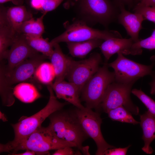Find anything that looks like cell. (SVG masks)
I'll use <instances>...</instances> for the list:
<instances>
[{"instance_id": "cell-1", "label": "cell", "mask_w": 155, "mask_h": 155, "mask_svg": "<svg viewBox=\"0 0 155 155\" xmlns=\"http://www.w3.org/2000/svg\"><path fill=\"white\" fill-rule=\"evenodd\" d=\"M60 110L49 117L50 123L47 128L58 139L75 144L84 154L90 155L89 147L82 146L83 142L88 136L81 127L73 111Z\"/></svg>"}, {"instance_id": "cell-2", "label": "cell", "mask_w": 155, "mask_h": 155, "mask_svg": "<svg viewBox=\"0 0 155 155\" xmlns=\"http://www.w3.org/2000/svg\"><path fill=\"white\" fill-rule=\"evenodd\" d=\"M66 146L76 147L75 144L62 140L53 135L46 127H40L25 139L17 142H10L1 144L0 152H13L12 155L20 150H28L37 154H48L49 151Z\"/></svg>"}, {"instance_id": "cell-3", "label": "cell", "mask_w": 155, "mask_h": 155, "mask_svg": "<svg viewBox=\"0 0 155 155\" xmlns=\"http://www.w3.org/2000/svg\"><path fill=\"white\" fill-rule=\"evenodd\" d=\"M76 18L89 26L99 23L107 27L116 16L115 3L111 0H72Z\"/></svg>"}, {"instance_id": "cell-4", "label": "cell", "mask_w": 155, "mask_h": 155, "mask_svg": "<svg viewBox=\"0 0 155 155\" xmlns=\"http://www.w3.org/2000/svg\"><path fill=\"white\" fill-rule=\"evenodd\" d=\"M49 93V101L46 106L40 111L29 117H22L18 122L12 124L15 137L13 142H17L26 138L41 127L45 119L53 113L61 110L69 103L59 101L55 96L51 84L47 85Z\"/></svg>"}, {"instance_id": "cell-5", "label": "cell", "mask_w": 155, "mask_h": 155, "mask_svg": "<svg viewBox=\"0 0 155 155\" xmlns=\"http://www.w3.org/2000/svg\"><path fill=\"white\" fill-rule=\"evenodd\" d=\"M65 30L62 34L53 39L50 42L53 45L61 42L83 41L95 39L104 40L114 38L122 37L117 31L100 30L92 28L82 21L75 18L71 22L63 23Z\"/></svg>"}, {"instance_id": "cell-6", "label": "cell", "mask_w": 155, "mask_h": 155, "mask_svg": "<svg viewBox=\"0 0 155 155\" xmlns=\"http://www.w3.org/2000/svg\"><path fill=\"white\" fill-rule=\"evenodd\" d=\"M108 67L106 64L100 67L84 86L80 93L81 100L85 102L86 107L98 112L107 88L115 81L114 72L109 71Z\"/></svg>"}, {"instance_id": "cell-7", "label": "cell", "mask_w": 155, "mask_h": 155, "mask_svg": "<svg viewBox=\"0 0 155 155\" xmlns=\"http://www.w3.org/2000/svg\"><path fill=\"white\" fill-rule=\"evenodd\" d=\"M73 111L84 131L95 142L96 155H104L107 150L115 148L108 144L102 135L101 130L102 120L98 112L86 107L82 109L76 107Z\"/></svg>"}, {"instance_id": "cell-8", "label": "cell", "mask_w": 155, "mask_h": 155, "mask_svg": "<svg viewBox=\"0 0 155 155\" xmlns=\"http://www.w3.org/2000/svg\"><path fill=\"white\" fill-rule=\"evenodd\" d=\"M133 84L122 83L115 81L111 84L101 102V110L107 113L111 109L123 106L132 114L138 115L139 108L133 104L130 97Z\"/></svg>"}, {"instance_id": "cell-9", "label": "cell", "mask_w": 155, "mask_h": 155, "mask_svg": "<svg viewBox=\"0 0 155 155\" xmlns=\"http://www.w3.org/2000/svg\"><path fill=\"white\" fill-rule=\"evenodd\" d=\"M117 59L107 64L114 70L115 81L122 83L133 84L141 78L152 75L153 64H141L125 57L121 53H117Z\"/></svg>"}, {"instance_id": "cell-10", "label": "cell", "mask_w": 155, "mask_h": 155, "mask_svg": "<svg viewBox=\"0 0 155 155\" xmlns=\"http://www.w3.org/2000/svg\"><path fill=\"white\" fill-rule=\"evenodd\" d=\"M101 59L100 55L95 52L87 59H72L66 78L76 86L80 94L84 86L99 69Z\"/></svg>"}, {"instance_id": "cell-11", "label": "cell", "mask_w": 155, "mask_h": 155, "mask_svg": "<svg viewBox=\"0 0 155 155\" xmlns=\"http://www.w3.org/2000/svg\"><path fill=\"white\" fill-rule=\"evenodd\" d=\"M48 58L38 53L27 59L11 70L5 71L4 66H1L0 81L7 86H12L24 82L34 74L39 65Z\"/></svg>"}, {"instance_id": "cell-12", "label": "cell", "mask_w": 155, "mask_h": 155, "mask_svg": "<svg viewBox=\"0 0 155 155\" xmlns=\"http://www.w3.org/2000/svg\"><path fill=\"white\" fill-rule=\"evenodd\" d=\"M38 53L32 48L27 42L24 35L17 34L10 50H8L6 59L7 63L4 66L5 71H9L18 65Z\"/></svg>"}, {"instance_id": "cell-13", "label": "cell", "mask_w": 155, "mask_h": 155, "mask_svg": "<svg viewBox=\"0 0 155 155\" xmlns=\"http://www.w3.org/2000/svg\"><path fill=\"white\" fill-rule=\"evenodd\" d=\"M104 41L99 47L106 61L116 53H121L124 55H140L142 52V50L135 47V42L131 38H114Z\"/></svg>"}, {"instance_id": "cell-14", "label": "cell", "mask_w": 155, "mask_h": 155, "mask_svg": "<svg viewBox=\"0 0 155 155\" xmlns=\"http://www.w3.org/2000/svg\"><path fill=\"white\" fill-rule=\"evenodd\" d=\"M118 5L120 11L117 16L119 23L124 27L128 35L135 42L138 41L140 40L139 34L145 20L144 17L140 13H133L126 10L123 4H119Z\"/></svg>"}, {"instance_id": "cell-15", "label": "cell", "mask_w": 155, "mask_h": 155, "mask_svg": "<svg viewBox=\"0 0 155 155\" xmlns=\"http://www.w3.org/2000/svg\"><path fill=\"white\" fill-rule=\"evenodd\" d=\"M51 85L57 98L65 100L76 108L82 109L85 107L81 103L79 90L73 83L64 80L55 81Z\"/></svg>"}, {"instance_id": "cell-16", "label": "cell", "mask_w": 155, "mask_h": 155, "mask_svg": "<svg viewBox=\"0 0 155 155\" xmlns=\"http://www.w3.org/2000/svg\"><path fill=\"white\" fill-rule=\"evenodd\" d=\"M6 8L0 6V59H6L8 48L11 46L18 34L13 30L7 21Z\"/></svg>"}, {"instance_id": "cell-17", "label": "cell", "mask_w": 155, "mask_h": 155, "mask_svg": "<svg viewBox=\"0 0 155 155\" xmlns=\"http://www.w3.org/2000/svg\"><path fill=\"white\" fill-rule=\"evenodd\" d=\"M54 49L49 58L55 73V81L64 80L66 78L72 58L64 54L59 43L53 44Z\"/></svg>"}, {"instance_id": "cell-18", "label": "cell", "mask_w": 155, "mask_h": 155, "mask_svg": "<svg viewBox=\"0 0 155 155\" xmlns=\"http://www.w3.org/2000/svg\"><path fill=\"white\" fill-rule=\"evenodd\" d=\"M140 117V123L143 131L142 139L144 143L142 150L147 154H151L154 150L150 145L155 139V117L148 111Z\"/></svg>"}, {"instance_id": "cell-19", "label": "cell", "mask_w": 155, "mask_h": 155, "mask_svg": "<svg viewBox=\"0 0 155 155\" xmlns=\"http://www.w3.org/2000/svg\"><path fill=\"white\" fill-rule=\"evenodd\" d=\"M6 16L9 24L17 34H20V29L23 23L32 18L31 13L23 5L6 8Z\"/></svg>"}, {"instance_id": "cell-20", "label": "cell", "mask_w": 155, "mask_h": 155, "mask_svg": "<svg viewBox=\"0 0 155 155\" xmlns=\"http://www.w3.org/2000/svg\"><path fill=\"white\" fill-rule=\"evenodd\" d=\"M104 40L95 39L83 41L66 42L70 54L73 57L84 58L94 49L99 47Z\"/></svg>"}, {"instance_id": "cell-21", "label": "cell", "mask_w": 155, "mask_h": 155, "mask_svg": "<svg viewBox=\"0 0 155 155\" xmlns=\"http://www.w3.org/2000/svg\"><path fill=\"white\" fill-rule=\"evenodd\" d=\"M13 93L17 98L25 103L32 102L41 96L33 84L24 82L17 85L13 88Z\"/></svg>"}, {"instance_id": "cell-22", "label": "cell", "mask_w": 155, "mask_h": 155, "mask_svg": "<svg viewBox=\"0 0 155 155\" xmlns=\"http://www.w3.org/2000/svg\"><path fill=\"white\" fill-rule=\"evenodd\" d=\"M46 14L44 13L36 20L32 17L24 22L20 29V34L31 36L42 37L44 31L43 20Z\"/></svg>"}, {"instance_id": "cell-23", "label": "cell", "mask_w": 155, "mask_h": 155, "mask_svg": "<svg viewBox=\"0 0 155 155\" xmlns=\"http://www.w3.org/2000/svg\"><path fill=\"white\" fill-rule=\"evenodd\" d=\"M24 35L28 43L32 48L49 59L53 52L54 47L47 38L45 39L42 37Z\"/></svg>"}, {"instance_id": "cell-24", "label": "cell", "mask_w": 155, "mask_h": 155, "mask_svg": "<svg viewBox=\"0 0 155 155\" xmlns=\"http://www.w3.org/2000/svg\"><path fill=\"white\" fill-rule=\"evenodd\" d=\"M35 78L41 83L51 84L55 75L53 67L51 63L43 62L37 68L34 74Z\"/></svg>"}, {"instance_id": "cell-25", "label": "cell", "mask_w": 155, "mask_h": 155, "mask_svg": "<svg viewBox=\"0 0 155 155\" xmlns=\"http://www.w3.org/2000/svg\"><path fill=\"white\" fill-rule=\"evenodd\" d=\"M107 113L108 117L113 121H117L133 125L140 123V122L136 121L133 118L132 114L123 106L111 109Z\"/></svg>"}, {"instance_id": "cell-26", "label": "cell", "mask_w": 155, "mask_h": 155, "mask_svg": "<svg viewBox=\"0 0 155 155\" xmlns=\"http://www.w3.org/2000/svg\"><path fill=\"white\" fill-rule=\"evenodd\" d=\"M131 92L142 102L148 109V111L155 117V101L141 89H134L131 90Z\"/></svg>"}, {"instance_id": "cell-27", "label": "cell", "mask_w": 155, "mask_h": 155, "mask_svg": "<svg viewBox=\"0 0 155 155\" xmlns=\"http://www.w3.org/2000/svg\"><path fill=\"white\" fill-rule=\"evenodd\" d=\"M133 11L135 13L141 14L145 20L155 23V6H142L136 5Z\"/></svg>"}, {"instance_id": "cell-28", "label": "cell", "mask_w": 155, "mask_h": 155, "mask_svg": "<svg viewBox=\"0 0 155 155\" xmlns=\"http://www.w3.org/2000/svg\"><path fill=\"white\" fill-rule=\"evenodd\" d=\"M134 45L136 48L142 50L143 48L150 50L155 49V38L150 36L138 41L135 42Z\"/></svg>"}, {"instance_id": "cell-29", "label": "cell", "mask_w": 155, "mask_h": 155, "mask_svg": "<svg viewBox=\"0 0 155 155\" xmlns=\"http://www.w3.org/2000/svg\"><path fill=\"white\" fill-rule=\"evenodd\" d=\"M64 0H44L42 11L46 13L56 9Z\"/></svg>"}, {"instance_id": "cell-30", "label": "cell", "mask_w": 155, "mask_h": 155, "mask_svg": "<svg viewBox=\"0 0 155 155\" xmlns=\"http://www.w3.org/2000/svg\"><path fill=\"white\" fill-rule=\"evenodd\" d=\"M130 145L124 148H116L109 149L106 150L104 155H125Z\"/></svg>"}, {"instance_id": "cell-31", "label": "cell", "mask_w": 155, "mask_h": 155, "mask_svg": "<svg viewBox=\"0 0 155 155\" xmlns=\"http://www.w3.org/2000/svg\"><path fill=\"white\" fill-rule=\"evenodd\" d=\"M72 147L66 146L63 148L57 150L54 153L53 155H81V154L78 151H74L72 148Z\"/></svg>"}, {"instance_id": "cell-32", "label": "cell", "mask_w": 155, "mask_h": 155, "mask_svg": "<svg viewBox=\"0 0 155 155\" xmlns=\"http://www.w3.org/2000/svg\"><path fill=\"white\" fill-rule=\"evenodd\" d=\"M44 0H30L31 6L37 10H42Z\"/></svg>"}, {"instance_id": "cell-33", "label": "cell", "mask_w": 155, "mask_h": 155, "mask_svg": "<svg viewBox=\"0 0 155 155\" xmlns=\"http://www.w3.org/2000/svg\"><path fill=\"white\" fill-rule=\"evenodd\" d=\"M137 5L142 6H155V0H139Z\"/></svg>"}, {"instance_id": "cell-34", "label": "cell", "mask_w": 155, "mask_h": 155, "mask_svg": "<svg viewBox=\"0 0 155 155\" xmlns=\"http://www.w3.org/2000/svg\"><path fill=\"white\" fill-rule=\"evenodd\" d=\"M116 4L118 5L119 4H122L123 5H130L135 0H115Z\"/></svg>"}, {"instance_id": "cell-35", "label": "cell", "mask_w": 155, "mask_h": 155, "mask_svg": "<svg viewBox=\"0 0 155 155\" xmlns=\"http://www.w3.org/2000/svg\"><path fill=\"white\" fill-rule=\"evenodd\" d=\"M36 153L35 152L33 151L27 150L25 152L22 153H16L14 154L13 155H35Z\"/></svg>"}, {"instance_id": "cell-36", "label": "cell", "mask_w": 155, "mask_h": 155, "mask_svg": "<svg viewBox=\"0 0 155 155\" xmlns=\"http://www.w3.org/2000/svg\"><path fill=\"white\" fill-rule=\"evenodd\" d=\"M150 85L151 86L150 94L154 95L155 92V79L150 83Z\"/></svg>"}, {"instance_id": "cell-37", "label": "cell", "mask_w": 155, "mask_h": 155, "mask_svg": "<svg viewBox=\"0 0 155 155\" xmlns=\"http://www.w3.org/2000/svg\"><path fill=\"white\" fill-rule=\"evenodd\" d=\"M72 0H66L63 4V6L66 9H68L70 7L71 3Z\"/></svg>"}, {"instance_id": "cell-38", "label": "cell", "mask_w": 155, "mask_h": 155, "mask_svg": "<svg viewBox=\"0 0 155 155\" xmlns=\"http://www.w3.org/2000/svg\"><path fill=\"white\" fill-rule=\"evenodd\" d=\"M19 0H0V3L1 4H2L4 3L5 2H7L9 1H14Z\"/></svg>"}, {"instance_id": "cell-39", "label": "cell", "mask_w": 155, "mask_h": 155, "mask_svg": "<svg viewBox=\"0 0 155 155\" xmlns=\"http://www.w3.org/2000/svg\"><path fill=\"white\" fill-rule=\"evenodd\" d=\"M0 119H2L3 121H6V118L4 115L1 112H0Z\"/></svg>"}, {"instance_id": "cell-40", "label": "cell", "mask_w": 155, "mask_h": 155, "mask_svg": "<svg viewBox=\"0 0 155 155\" xmlns=\"http://www.w3.org/2000/svg\"><path fill=\"white\" fill-rule=\"evenodd\" d=\"M151 36L155 38V29L153 31Z\"/></svg>"}, {"instance_id": "cell-41", "label": "cell", "mask_w": 155, "mask_h": 155, "mask_svg": "<svg viewBox=\"0 0 155 155\" xmlns=\"http://www.w3.org/2000/svg\"><path fill=\"white\" fill-rule=\"evenodd\" d=\"M135 1L136 2H139V0H135Z\"/></svg>"}, {"instance_id": "cell-42", "label": "cell", "mask_w": 155, "mask_h": 155, "mask_svg": "<svg viewBox=\"0 0 155 155\" xmlns=\"http://www.w3.org/2000/svg\"><path fill=\"white\" fill-rule=\"evenodd\" d=\"M154 94H155V93H154Z\"/></svg>"}]
</instances>
